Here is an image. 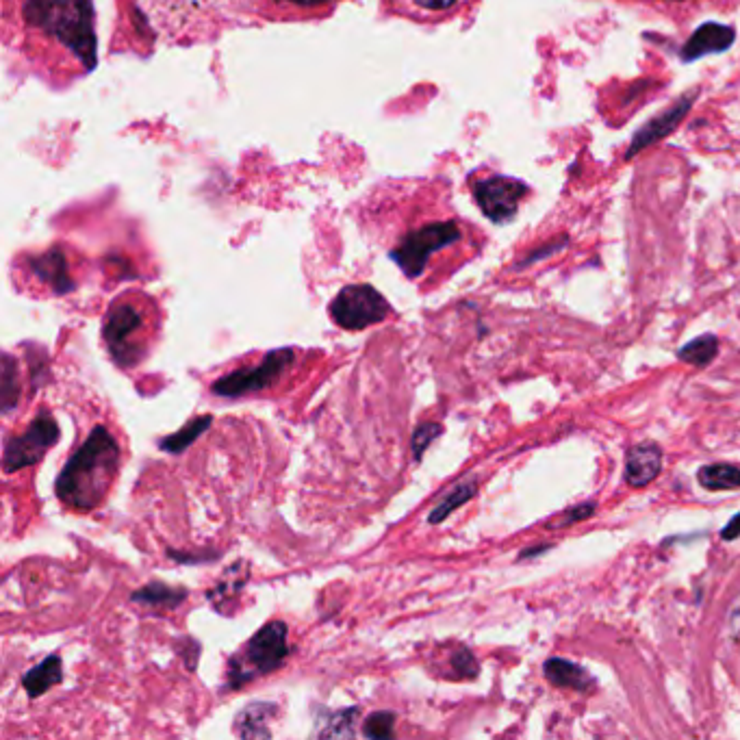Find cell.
Wrapping results in <instances>:
<instances>
[{
  "label": "cell",
  "instance_id": "8fae6325",
  "mask_svg": "<svg viewBox=\"0 0 740 740\" xmlns=\"http://www.w3.org/2000/svg\"><path fill=\"white\" fill-rule=\"evenodd\" d=\"M380 16L415 24H443L465 16L478 0H378Z\"/></svg>",
  "mask_w": 740,
  "mask_h": 740
},
{
  "label": "cell",
  "instance_id": "cb8c5ba5",
  "mask_svg": "<svg viewBox=\"0 0 740 740\" xmlns=\"http://www.w3.org/2000/svg\"><path fill=\"white\" fill-rule=\"evenodd\" d=\"M359 717V708H350V710H339V712H330L324 727L317 736H354V719Z\"/></svg>",
  "mask_w": 740,
  "mask_h": 740
},
{
  "label": "cell",
  "instance_id": "4dcf8cb0",
  "mask_svg": "<svg viewBox=\"0 0 740 740\" xmlns=\"http://www.w3.org/2000/svg\"><path fill=\"white\" fill-rule=\"evenodd\" d=\"M656 3H688V0H656Z\"/></svg>",
  "mask_w": 740,
  "mask_h": 740
},
{
  "label": "cell",
  "instance_id": "83f0119b",
  "mask_svg": "<svg viewBox=\"0 0 740 740\" xmlns=\"http://www.w3.org/2000/svg\"><path fill=\"white\" fill-rule=\"evenodd\" d=\"M443 428L439 424H421L413 432V456L415 461H421V456L430 448V443L441 437Z\"/></svg>",
  "mask_w": 740,
  "mask_h": 740
},
{
  "label": "cell",
  "instance_id": "ba28073f",
  "mask_svg": "<svg viewBox=\"0 0 740 740\" xmlns=\"http://www.w3.org/2000/svg\"><path fill=\"white\" fill-rule=\"evenodd\" d=\"M293 363V350H274L263 359V363L237 369V372L222 376L220 380L213 382V393L220 398H241L254 391H263L272 387L274 382L283 376Z\"/></svg>",
  "mask_w": 740,
  "mask_h": 740
},
{
  "label": "cell",
  "instance_id": "7a4b0ae2",
  "mask_svg": "<svg viewBox=\"0 0 740 740\" xmlns=\"http://www.w3.org/2000/svg\"><path fill=\"white\" fill-rule=\"evenodd\" d=\"M120 467V445L105 426H96L76 450L55 484L59 500L74 510H94L102 504Z\"/></svg>",
  "mask_w": 740,
  "mask_h": 740
},
{
  "label": "cell",
  "instance_id": "d6986e66",
  "mask_svg": "<svg viewBox=\"0 0 740 740\" xmlns=\"http://www.w3.org/2000/svg\"><path fill=\"white\" fill-rule=\"evenodd\" d=\"M211 424H213V417L211 415L196 417L194 421H189V424H185L181 430L174 432V435L161 439L159 441L161 450L163 452H170V454H181V452H185L191 443L198 441V437H202L204 432L209 430Z\"/></svg>",
  "mask_w": 740,
  "mask_h": 740
},
{
  "label": "cell",
  "instance_id": "7c38bea8",
  "mask_svg": "<svg viewBox=\"0 0 740 740\" xmlns=\"http://www.w3.org/2000/svg\"><path fill=\"white\" fill-rule=\"evenodd\" d=\"M27 267L33 276L40 278L57 296L70 293L76 287L68 272V259L61 248H50L42 254H33V257L27 259Z\"/></svg>",
  "mask_w": 740,
  "mask_h": 740
},
{
  "label": "cell",
  "instance_id": "9a60e30c",
  "mask_svg": "<svg viewBox=\"0 0 740 740\" xmlns=\"http://www.w3.org/2000/svg\"><path fill=\"white\" fill-rule=\"evenodd\" d=\"M276 714L274 704H248L244 710L237 712L233 730L239 738H270V719Z\"/></svg>",
  "mask_w": 740,
  "mask_h": 740
},
{
  "label": "cell",
  "instance_id": "f1b7e54d",
  "mask_svg": "<svg viewBox=\"0 0 740 740\" xmlns=\"http://www.w3.org/2000/svg\"><path fill=\"white\" fill-rule=\"evenodd\" d=\"M593 513H595V506L593 504H582V506H576V508L567 510V513L563 517H560V521H554V523H550V526L552 528H565V526H571V523H576V521L589 519Z\"/></svg>",
  "mask_w": 740,
  "mask_h": 740
},
{
  "label": "cell",
  "instance_id": "52a82bcc",
  "mask_svg": "<svg viewBox=\"0 0 740 740\" xmlns=\"http://www.w3.org/2000/svg\"><path fill=\"white\" fill-rule=\"evenodd\" d=\"M59 437H61V432H59L57 419L46 411L40 413L31 421L29 428L24 430L22 435L7 439L5 454H3V469L7 471V474H14V471L18 469L37 465L46 456V452L59 441Z\"/></svg>",
  "mask_w": 740,
  "mask_h": 740
},
{
  "label": "cell",
  "instance_id": "5bb4252c",
  "mask_svg": "<svg viewBox=\"0 0 740 740\" xmlns=\"http://www.w3.org/2000/svg\"><path fill=\"white\" fill-rule=\"evenodd\" d=\"M734 44V29L721 27V24H704L686 44L682 59L693 61L710 53H723Z\"/></svg>",
  "mask_w": 740,
  "mask_h": 740
},
{
  "label": "cell",
  "instance_id": "d4e9b609",
  "mask_svg": "<svg viewBox=\"0 0 740 740\" xmlns=\"http://www.w3.org/2000/svg\"><path fill=\"white\" fill-rule=\"evenodd\" d=\"M682 111H684V105H680L678 109L671 111V113H665V116H662L660 120H656V122L649 124L647 129H645L639 137H636V144L632 146V150H630V152L641 150L645 144H652L654 139H658V137L665 135V133L671 129V126H673V122H678V120H680Z\"/></svg>",
  "mask_w": 740,
  "mask_h": 740
},
{
  "label": "cell",
  "instance_id": "603a6c76",
  "mask_svg": "<svg viewBox=\"0 0 740 740\" xmlns=\"http://www.w3.org/2000/svg\"><path fill=\"white\" fill-rule=\"evenodd\" d=\"M476 493H478V484L474 480L458 484V487L452 493L445 495L443 500H441V504L435 510H432L428 521L430 523H441L443 519H448L456 508H461L463 504H467Z\"/></svg>",
  "mask_w": 740,
  "mask_h": 740
},
{
  "label": "cell",
  "instance_id": "8992f818",
  "mask_svg": "<svg viewBox=\"0 0 740 740\" xmlns=\"http://www.w3.org/2000/svg\"><path fill=\"white\" fill-rule=\"evenodd\" d=\"M469 187L480 211L495 224H506L513 220L521 200L530 194L526 183L502 174L471 176Z\"/></svg>",
  "mask_w": 740,
  "mask_h": 740
},
{
  "label": "cell",
  "instance_id": "ffe728a7",
  "mask_svg": "<svg viewBox=\"0 0 740 740\" xmlns=\"http://www.w3.org/2000/svg\"><path fill=\"white\" fill-rule=\"evenodd\" d=\"M131 597H133V602H137V604L174 608V606L185 602L187 591L185 589H172V586L163 584V582H150L148 586H144V589L135 591Z\"/></svg>",
  "mask_w": 740,
  "mask_h": 740
},
{
  "label": "cell",
  "instance_id": "44dd1931",
  "mask_svg": "<svg viewBox=\"0 0 740 740\" xmlns=\"http://www.w3.org/2000/svg\"><path fill=\"white\" fill-rule=\"evenodd\" d=\"M699 484L708 491L740 489V469L734 465H706L699 469Z\"/></svg>",
  "mask_w": 740,
  "mask_h": 740
},
{
  "label": "cell",
  "instance_id": "484cf974",
  "mask_svg": "<svg viewBox=\"0 0 740 740\" xmlns=\"http://www.w3.org/2000/svg\"><path fill=\"white\" fill-rule=\"evenodd\" d=\"M393 725H395V714L393 712H374L369 714L363 723V734L367 738H391L393 736Z\"/></svg>",
  "mask_w": 740,
  "mask_h": 740
},
{
  "label": "cell",
  "instance_id": "7402d4cb",
  "mask_svg": "<svg viewBox=\"0 0 740 740\" xmlns=\"http://www.w3.org/2000/svg\"><path fill=\"white\" fill-rule=\"evenodd\" d=\"M717 352H719V339L714 335H704V337L693 339L691 343H686L684 348H680L678 359L688 365L706 367L712 363Z\"/></svg>",
  "mask_w": 740,
  "mask_h": 740
},
{
  "label": "cell",
  "instance_id": "f546056e",
  "mask_svg": "<svg viewBox=\"0 0 740 740\" xmlns=\"http://www.w3.org/2000/svg\"><path fill=\"white\" fill-rule=\"evenodd\" d=\"M721 537L725 539V541H734V539H738L740 537V513L730 521V523H727V526L723 528V532H721Z\"/></svg>",
  "mask_w": 740,
  "mask_h": 740
},
{
  "label": "cell",
  "instance_id": "ac0fdd59",
  "mask_svg": "<svg viewBox=\"0 0 740 740\" xmlns=\"http://www.w3.org/2000/svg\"><path fill=\"white\" fill-rule=\"evenodd\" d=\"M18 363L11 354H3L0 361V411L9 415L20 400V380H18Z\"/></svg>",
  "mask_w": 740,
  "mask_h": 740
},
{
  "label": "cell",
  "instance_id": "2e32d148",
  "mask_svg": "<svg viewBox=\"0 0 740 740\" xmlns=\"http://www.w3.org/2000/svg\"><path fill=\"white\" fill-rule=\"evenodd\" d=\"M63 680V665L57 654H50L40 665L31 667L22 675V686L31 699L46 695L50 688L57 686Z\"/></svg>",
  "mask_w": 740,
  "mask_h": 740
},
{
  "label": "cell",
  "instance_id": "6da1fadb",
  "mask_svg": "<svg viewBox=\"0 0 740 740\" xmlns=\"http://www.w3.org/2000/svg\"><path fill=\"white\" fill-rule=\"evenodd\" d=\"M3 44L18 70L53 89L92 74L98 63L94 0H0Z\"/></svg>",
  "mask_w": 740,
  "mask_h": 740
},
{
  "label": "cell",
  "instance_id": "30bf717a",
  "mask_svg": "<svg viewBox=\"0 0 740 740\" xmlns=\"http://www.w3.org/2000/svg\"><path fill=\"white\" fill-rule=\"evenodd\" d=\"M144 326V317L137 311V306L131 302H113L107 313L105 326H102V335H105L107 348L113 359L120 365L131 367L139 359V348L133 341V335L139 333Z\"/></svg>",
  "mask_w": 740,
  "mask_h": 740
},
{
  "label": "cell",
  "instance_id": "277c9868",
  "mask_svg": "<svg viewBox=\"0 0 740 740\" xmlns=\"http://www.w3.org/2000/svg\"><path fill=\"white\" fill-rule=\"evenodd\" d=\"M289 656L287 623L270 621L252 636L237 656L228 660V688L237 691L259 675L274 673Z\"/></svg>",
  "mask_w": 740,
  "mask_h": 740
},
{
  "label": "cell",
  "instance_id": "4fadbf2b",
  "mask_svg": "<svg viewBox=\"0 0 740 740\" xmlns=\"http://www.w3.org/2000/svg\"><path fill=\"white\" fill-rule=\"evenodd\" d=\"M662 471V450L656 443L634 445L625 458V480L630 487L643 489L652 484Z\"/></svg>",
  "mask_w": 740,
  "mask_h": 740
},
{
  "label": "cell",
  "instance_id": "5b68a950",
  "mask_svg": "<svg viewBox=\"0 0 740 740\" xmlns=\"http://www.w3.org/2000/svg\"><path fill=\"white\" fill-rule=\"evenodd\" d=\"M391 313L387 298L372 285H348L330 302V315L335 324L346 330H363L385 322Z\"/></svg>",
  "mask_w": 740,
  "mask_h": 740
},
{
  "label": "cell",
  "instance_id": "4316f807",
  "mask_svg": "<svg viewBox=\"0 0 740 740\" xmlns=\"http://www.w3.org/2000/svg\"><path fill=\"white\" fill-rule=\"evenodd\" d=\"M450 665H452V671H454L452 678H456V680L476 678V675H478V662H476L474 654H471L469 649H465V647L452 654Z\"/></svg>",
  "mask_w": 740,
  "mask_h": 740
},
{
  "label": "cell",
  "instance_id": "9c48e42d",
  "mask_svg": "<svg viewBox=\"0 0 740 740\" xmlns=\"http://www.w3.org/2000/svg\"><path fill=\"white\" fill-rule=\"evenodd\" d=\"M341 0H241L246 16L263 22H322L335 14Z\"/></svg>",
  "mask_w": 740,
  "mask_h": 740
},
{
  "label": "cell",
  "instance_id": "3957f363",
  "mask_svg": "<svg viewBox=\"0 0 740 740\" xmlns=\"http://www.w3.org/2000/svg\"><path fill=\"white\" fill-rule=\"evenodd\" d=\"M417 224H411L389 248L391 261L406 278L424 276L432 254L458 246L465 239V224L456 215H437L435 211H415Z\"/></svg>",
  "mask_w": 740,
  "mask_h": 740
},
{
  "label": "cell",
  "instance_id": "e0dca14e",
  "mask_svg": "<svg viewBox=\"0 0 740 740\" xmlns=\"http://www.w3.org/2000/svg\"><path fill=\"white\" fill-rule=\"evenodd\" d=\"M545 675L547 680L556 686L571 688V691H591L595 686V680L589 675V671L573 665L569 660L563 658H552L545 662Z\"/></svg>",
  "mask_w": 740,
  "mask_h": 740
}]
</instances>
